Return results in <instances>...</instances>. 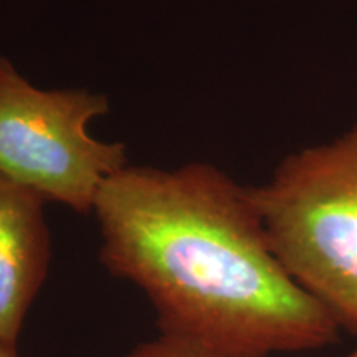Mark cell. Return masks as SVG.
Instances as JSON below:
<instances>
[{
    "label": "cell",
    "mask_w": 357,
    "mask_h": 357,
    "mask_svg": "<svg viewBox=\"0 0 357 357\" xmlns=\"http://www.w3.org/2000/svg\"><path fill=\"white\" fill-rule=\"evenodd\" d=\"M93 213L102 266L144 293L160 334L236 357L339 341L336 321L275 257L247 187L212 164H128Z\"/></svg>",
    "instance_id": "6da1fadb"
},
{
    "label": "cell",
    "mask_w": 357,
    "mask_h": 357,
    "mask_svg": "<svg viewBox=\"0 0 357 357\" xmlns=\"http://www.w3.org/2000/svg\"><path fill=\"white\" fill-rule=\"evenodd\" d=\"M45 200L0 174V341L19 344L33 301L48 276L52 236Z\"/></svg>",
    "instance_id": "277c9868"
},
{
    "label": "cell",
    "mask_w": 357,
    "mask_h": 357,
    "mask_svg": "<svg viewBox=\"0 0 357 357\" xmlns=\"http://www.w3.org/2000/svg\"><path fill=\"white\" fill-rule=\"evenodd\" d=\"M109 100L88 89H40L0 56V174L79 213L128 166L126 146L89 134Z\"/></svg>",
    "instance_id": "3957f363"
},
{
    "label": "cell",
    "mask_w": 357,
    "mask_h": 357,
    "mask_svg": "<svg viewBox=\"0 0 357 357\" xmlns=\"http://www.w3.org/2000/svg\"><path fill=\"white\" fill-rule=\"evenodd\" d=\"M0 357H22V356L19 354L17 346L6 344V342L0 341Z\"/></svg>",
    "instance_id": "8992f818"
},
{
    "label": "cell",
    "mask_w": 357,
    "mask_h": 357,
    "mask_svg": "<svg viewBox=\"0 0 357 357\" xmlns=\"http://www.w3.org/2000/svg\"><path fill=\"white\" fill-rule=\"evenodd\" d=\"M123 357H236L217 352L185 339L158 334L153 339H147L136 344Z\"/></svg>",
    "instance_id": "5b68a950"
},
{
    "label": "cell",
    "mask_w": 357,
    "mask_h": 357,
    "mask_svg": "<svg viewBox=\"0 0 357 357\" xmlns=\"http://www.w3.org/2000/svg\"><path fill=\"white\" fill-rule=\"evenodd\" d=\"M247 192L281 266L357 337V123L287 155Z\"/></svg>",
    "instance_id": "7a4b0ae2"
},
{
    "label": "cell",
    "mask_w": 357,
    "mask_h": 357,
    "mask_svg": "<svg viewBox=\"0 0 357 357\" xmlns=\"http://www.w3.org/2000/svg\"><path fill=\"white\" fill-rule=\"evenodd\" d=\"M344 357H357V347H356V349H352L351 352H347Z\"/></svg>",
    "instance_id": "52a82bcc"
}]
</instances>
